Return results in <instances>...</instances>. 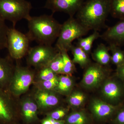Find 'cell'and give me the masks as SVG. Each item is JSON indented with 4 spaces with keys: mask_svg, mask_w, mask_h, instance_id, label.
I'll return each instance as SVG.
<instances>
[{
    "mask_svg": "<svg viewBox=\"0 0 124 124\" xmlns=\"http://www.w3.org/2000/svg\"><path fill=\"white\" fill-rule=\"evenodd\" d=\"M36 70L34 82L51 80L58 75L48 66Z\"/></svg>",
    "mask_w": 124,
    "mask_h": 124,
    "instance_id": "obj_25",
    "label": "cell"
},
{
    "mask_svg": "<svg viewBox=\"0 0 124 124\" xmlns=\"http://www.w3.org/2000/svg\"><path fill=\"white\" fill-rule=\"evenodd\" d=\"M9 28L4 20L0 19V51L7 48V35Z\"/></svg>",
    "mask_w": 124,
    "mask_h": 124,
    "instance_id": "obj_29",
    "label": "cell"
},
{
    "mask_svg": "<svg viewBox=\"0 0 124 124\" xmlns=\"http://www.w3.org/2000/svg\"><path fill=\"white\" fill-rule=\"evenodd\" d=\"M19 99L0 88V124H17L20 118Z\"/></svg>",
    "mask_w": 124,
    "mask_h": 124,
    "instance_id": "obj_6",
    "label": "cell"
},
{
    "mask_svg": "<svg viewBox=\"0 0 124 124\" xmlns=\"http://www.w3.org/2000/svg\"><path fill=\"white\" fill-rule=\"evenodd\" d=\"M32 8L31 2L27 0H0V19L11 22L15 27L20 20H29Z\"/></svg>",
    "mask_w": 124,
    "mask_h": 124,
    "instance_id": "obj_3",
    "label": "cell"
},
{
    "mask_svg": "<svg viewBox=\"0 0 124 124\" xmlns=\"http://www.w3.org/2000/svg\"><path fill=\"white\" fill-rule=\"evenodd\" d=\"M70 51L73 55L72 61L74 63L78 64L82 68H86L90 64L89 54L79 46L73 45Z\"/></svg>",
    "mask_w": 124,
    "mask_h": 124,
    "instance_id": "obj_19",
    "label": "cell"
},
{
    "mask_svg": "<svg viewBox=\"0 0 124 124\" xmlns=\"http://www.w3.org/2000/svg\"><path fill=\"white\" fill-rule=\"evenodd\" d=\"M84 2V0H46L44 8L51 10L53 14L62 12L69 17H73Z\"/></svg>",
    "mask_w": 124,
    "mask_h": 124,
    "instance_id": "obj_13",
    "label": "cell"
},
{
    "mask_svg": "<svg viewBox=\"0 0 124 124\" xmlns=\"http://www.w3.org/2000/svg\"><path fill=\"white\" fill-rule=\"evenodd\" d=\"M109 50L111 53V62L116 67L121 65L124 62V50L121 47L113 44H109Z\"/></svg>",
    "mask_w": 124,
    "mask_h": 124,
    "instance_id": "obj_23",
    "label": "cell"
},
{
    "mask_svg": "<svg viewBox=\"0 0 124 124\" xmlns=\"http://www.w3.org/2000/svg\"><path fill=\"white\" fill-rule=\"evenodd\" d=\"M116 74L117 77L124 84V62L116 67Z\"/></svg>",
    "mask_w": 124,
    "mask_h": 124,
    "instance_id": "obj_33",
    "label": "cell"
},
{
    "mask_svg": "<svg viewBox=\"0 0 124 124\" xmlns=\"http://www.w3.org/2000/svg\"><path fill=\"white\" fill-rule=\"evenodd\" d=\"M64 121L66 124H87L88 118L84 111H76L68 114Z\"/></svg>",
    "mask_w": 124,
    "mask_h": 124,
    "instance_id": "obj_21",
    "label": "cell"
},
{
    "mask_svg": "<svg viewBox=\"0 0 124 124\" xmlns=\"http://www.w3.org/2000/svg\"><path fill=\"white\" fill-rule=\"evenodd\" d=\"M101 92L108 103L119 105L124 97V84L120 80L109 79L103 83Z\"/></svg>",
    "mask_w": 124,
    "mask_h": 124,
    "instance_id": "obj_11",
    "label": "cell"
},
{
    "mask_svg": "<svg viewBox=\"0 0 124 124\" xmlns=\"http://www.w3.org/2000/svg\"><path fill=\"white\" fill-rule=\"evenodd\" d=\"M31 93L39 112L46 114L60 106L61 95L54 90H44L33 88Z\"/></svg>",
    "mask_w": 124,
    "mask_h": 124,
    "instance_id": "obj_9",
    "label": "cell"
},
{
    "mask_svg": "<svg viewBox=\"0 0 124 124\" xmlns=\"http://www.w3.org/2000/svg\"><path fill=\"white\" fill-rule=\"evenodd\" d=\"M110 14V0H86L76 14V18L89 31H99L106 27Z\"/></svg>",
    "mask_w": 124,
    "mask_h": 124,
    "instance_id": "obj_1",
    "label": "cell"
},
{
    "mask_svg": "<svg viewBox=\"0 0 124 124\" xmlns=\"http://www.w3.org/2000/svg\"><path fill=\"white\" fill-rule=\"evenodd\" d=\"M108 46L101 43L92 53L93 59L97 63L102 66H107L111 62V55Z\"/></svg>",
    "mask_w": 124,
    "mask_h": 124,
    "instance_id": "obj_17",
    "label": "cell"
},
{
    "mask_svg": "<svg viewBox=\"0 0 124 124\" xmlns=\"http://www.w3.org/2000/svg\"><path fill=\"white\" fill-rule=\"evenodd\" d=\"M120 105H114L98 99H94L90 104V110L93 116L98 119L111 116L117 111Z\"/></svg>",
    "mask_w": 124,
    "mask_h": 124,
    "instance_id": "obj_14",
    "label": "cell"
},
{
    "mask_svg": "<svg viewBox=\"0 0 124 124\" xmlns=\"http://www.w3.org/2000/svg\"><path fill=\"white\" fill-rule=\"evenodd\" d=\"M27 21L28 31L26 34L31 41H35L39 44L52 45L57 40L62 24L52 15L31 16Z\"/></svg>",
    "mask_w": 124,
    "mask_h": 124,
    "instance_id": "obj_2",
    "label": "cell"
},
{
    "mask_svg": "<svg viewBox=\"0 0 124 124\" xmlns=\"http://www.w3.org/2000/svg\"><path fill=\"white\" fill-rule=\"evenodd\" d=\"M58 76L54 79L44 81L35 82L33 85L36 89L44 90H54L58 84Z\"/></svg>",
    "mask_w": 124,
    "mask_h": 124,
    "instance_id": "obj_27",
    "label": "cell"
},
{
    "mask_svg": "<svg viewBox=\"0 0 124 124\" xmlns=\"http://www.w3.org/2000/svg\"><path fill=\"white\" fill-rule=\"evenodd\" d=\"M89 31L74 17L69 18L62 24L55 46L58 51H70L76 39L86 35Z\"/></svg>",
    "mask_w": 124,
    "mask_h": 124,
    "instance_id": "obj_4",
    "label": "cell"
},
{
    "mask_svg": "<svg viewBox=\"0 0 124 124\" xmlns=\"http://www.w3.org/2000/svg\"><path fill=\"white\" fill-rule=\"evenodd\" d=\"M50 69L57 75L62 74L64 67L63 60L60 52L57 54L48 65Z\"/></svg>",
    "mask_w": 124,
    "mask_h": 124,
    "instance_id": "obj_28",
    "label": "cell"
},
{
    "mask_svg": "<svg viewBox=\"0 0 124 124\" xmlns=\"http://www.w3.org/2000/svg\"><path fill=\"white\" fill-rule=\"evenodd\" d=\"M19 108L20 118L24 124H36L39 122V112L31 91L19 98Z\"/></svg>",
    "mask_w": 124,
    "mask_h": 124,
    "instance_id": "obj_10",
    "label": "cell"
},
{
    "mask_svg": "<svg viewBox=\"0 0 124 124\" xmlns=\"http://www.w3.org/2000/svg\"><path fill=\"white\" fill-rule=\"evenodd\" d=\"M98 31H94L92 34L85 38H78L76 45L83 49L88 54L91 53L93 43L95 40L100 38Z\"/></svg>",
    "mask_w": 124,
    "mask_h": 124,
    "instance_id": "obj_20",
    "label": "cell"
},
{
    "mask_svg": "<svg viewBox=\"0 0 124 124\" xmlns=\"http://www.w3.org/2000/svg\"><path fill=\"white\" fill-rule=\"evenodd\" d=\"M69 108L60 106L46 114L55 120H62L68 114Z\"/></svg>",
    "mask_w": 124,
    "mask_h": 124,
    "instance_id": "obj_30",
    "label": "cell"
},
{
    "mask_svg": "<svg viewBox=\"0 0 124 124\" xmlns=\"http://www.w3.org/2000/svg\"><path fill=\"white\" fill-rule=\"evenodd\" d=\"M67 102L70 106L78 107L83 105L86 99L85 93L81 91H72L67 96Z\"/></svg>",
    "mask_w": 124,
    "mask_h": 124,
    "instance_id": "obj_24",
    "label": "cell"
},
{
    "mask_svg": "<svg viewBox=\"0 0 124 124\" xmlns=\"http://www.w3.org/2000/svg\"><path fill=\"white\" fill-rule=\"evenodd\" d=\"M36 72L35 69L23 66L17 62L7 91L19 98L29 91L30 86L34 83Z\"/></svg>",
    "mask_w": 124,
    "mask_h": 124,
    "instance_id": "obj_5",
    "label": "cell"
},
{
    "mask_svg": "<svg viewBox=\"0 0 124 124\" xmlns=\"http://www.w3.org/2000/svg\"><path fill=\"white\" fill-rule=\"evenodd\" d=\"M116 124H124V106L119 108L114 120Z\"/></svg>",
    "mask_w": 124,
    "mask_h": 124,
    "instance_id": "obj_31",
    "label": "cell"
},
{
    "mask_svg": "<svg viewBox=\"0 0 124 124\" xmlns=\"http://www.w3.org/2000/svg\"><path fill=\"white\" fill-rule=\"evenodd\" d=\"M113 18L124 19V0H110V14Z\"/></svg>",
    "mask_w": 124,
    "mask_h": 124,
    "instance_id": "obj_22",
    "label": "cell"
},
{
    "mask_svg": "<svg viewBox=\"0 0 124 124\" xmlns=\"http://www.w3.org/2000/svg\"><path fill=\"white\" fill-rule=\"evenodd\" d=\"M102 66L97 63H90L85 68L81 84L85 88H97L101 84L107 70Z\"/></svg>",
    "mask_w": 124,
    "mask_h": 124,
    "instance_id": "obj_12",
    "label": "cell"
},
{
    "mask_svg": "<svg viewBox=\"0 0 124 124\" xmlns=\"http://www.w3.org/2000/svg\"><path fill=\"white\" fill-rule=\"evenodd\" d=\"M41 124H66L64 120H55L46 116L41 121Z\"/></svg>",
    "mask_w": 124,
    "mask_h": 124,
    "instance_id": "obj_32",
    "label": "cell"
},
{
    "mask_svg": "<svg viewBox=\"0 0 124 124\" xmlns=\"http://www.w3.org/2000/svg\"><path fill=\"white\" fill-rule=\"evenodd\" d=\"M59 52L62 54L64 63V67L61 75L71 76L75 70L74 63L70 58L68 54V51L62 50Z\"/></svg>",
    "mask_w": 124,
    "mask_h": 124,
    "instance_id": "obj_26",
    "label": "cell"
},
{
    "mask_svg": "<svg viewBox=\"0 0 124 124\" xmlns=\"http://www.w3.org/2000/svg\"><path fill=\"white\" fill-rule=\"evenodd\" d=\"M59 52L52 45L39 44L30 47L26 55L27 64L36 70L48 66Z\"/></svg>",
    "mask_w": 124,
    "mask_h": 124,
    "instance_id": "obj_7",
    "label": "cell"
},
{
    "mask_svg": "<svg viewBox=\"0 0 124 124\" xmlns=\"http://www.w3.org/2000/svg\"><path fill=\"white\" fill-rule=\"evenodd\" d=\"M100 38L109 44H113L120 47L124 45V19L108 28Z\"/></svg>",
    "mask_w": 124,
    "mask_h": 124,
    "instance_id": "obj_15",
    "label": "cell"
},
{
    "mask_svg": "<svg viewBox=\"0 0 124 124\" xmlns=\"http://www.w3.org/2000/svg\"><path fill=\"white\" fill-rule=\"evenodd\" d=\"M74 84L71 76L62 75L58 76V84L54 91L67 97L72 92Z\"/></svg>",
    "mask_w": 124,
    "mask_h": 124,
    "instance_id": "obj_18",
    "label": "cell"
},
{
    "mask_svg": "<svg viewBox=\"0 0 124 124\" xmlns=\"http://www.w3.org/2000/svg\"><path fill=\"white\" fill-rule=\"evenodd\" d=\"M31 41L26 34L18 31L15 27L9 28L7 35V47L10 57L18 60L26 56Z\"/></svg>",
    "mask_w": 124,
    "mask_h": 124,
    "instance_id": "obj_8",
    "label": "cell"
},
{
    "mask_svg": "<svg viewBox=\"0 0 124 124\" xmlns=\"http://www.w3.org/2000/svg\"><path fill=\"white\" fill-rule=\"evenodd\" d=\"M8 55L6 57L0 56V88L8 90L14 72L15 65Z\"/></svg>",
    "mask_w": 124,
    "mask_h": 124,
    "instance_id": "obj_16",
    "label": "cell"
}]
</instances>
